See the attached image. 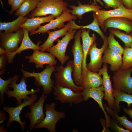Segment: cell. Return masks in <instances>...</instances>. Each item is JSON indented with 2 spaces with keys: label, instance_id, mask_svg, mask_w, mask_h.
I'll list each match as a JSON object with an SVG mask.
<instances>
[{
  "label": "cell",
  "instance_id": "6da1fadb",
  "mask_svg": "<svg viewBox=\"0 0 132 132\" xmlns=\"http://www.w3.org/2000/svg\"><path fill=\"white\" fill-rule=\"evenodd\" d=\"M64 0H40L36 8L28 16L29 18L53 15L56 18L68 9Z\"/></svg>",
  "mask_w": 132,
  "mask_h": 132
},
{
  "label": "cell",
  "instance_id": "7a4b0ae2",
  "mask_svg": "<svg viewBox=\"0 0 132 132\" xmlns=\"http://www.w3.org/2000/svg\"><path fill=\"white\" fill-rule=\"evenodd\" d=\"M56 66L46 65L45 67L40 72L35 73L33 71L30 72L20 68L23 76L27 78H34V85L37 87H42L43 93L45 94H49L53 90L55 85V81L51 78L53 72L55 71Z\"/></svg>",
  "mask_w": 132,
  "mask_h": 132
},
{
  "label": "cell",
  "instance_id": "3957f363",
  "mask_svg": "<svg viewBox=\"0 0 132 132\" xmlns=\"http://www.w3.org/2000/svg\"><path fill=\"white\" fill-rule=\"evenodd\" d=\"M73 66V61L71 60L67 62L65 66L61 65L56 66L54 73L55 84L68 88L76 92H80L83 88L75 84L72 77Z\"/></svg>",
  "mask_w": 132,
  "mask_h": 132
},
{
  "label": "cell",
  "instance_id": "277c9868",
  "mask_svg": "<svg viewBox=\"0 0 132 132\" xmlns=\"http://www.w3.org/2000/svg\"><path fill=\"white\" fill-rule=\"evenodd\" d=\"M81 29L76 33L75 40L71 49L73 56L72 77L75 84L80 86L82 83V66L83 55L82 44L81 42Z\"/></svg>",
  "mask_w": 132,
  "mask_h": 132
},
{
  "label": "cell",
  "instance_id": "5b68a950",
  "mask_svg": "<svg viewBox=\"0 0 132 132\" xmlns=\"http://www.w3.org/2000/svg\"><path fill=\"white\" fill-rule=\"evenodd\" d=\"M27 78L22 76L20 83L17 84L16 82L19 80L18 77L16 78L8 85L9 87L13 88V90H10L8 89L5 93L8 95L7 98L13 97L16 99L17 105L22 103V99L28 100L29 99L30 97L28 96V95L37 93L40 91V89L39 88L35 90L32 89L31 91L28 90L26 84Z\"/></svg>",
  "mask_w": 132,
  "mask_h": 132
},
{
  "label": "cell",
  "instance_id": "8992f818",
  "mask_svg": "<svg viewBox=\"0 0 132 132\" xmlns=\"http://www.w3.org/2000/svg\"><path fill=\"white\" fill-rule=\"evenodd\" d=\"M56 106L54 102L45 105V116L40 123L35 125L34 129L45 128L50 132H56V123L61 119L66 117V114L63 112L56 111L55 109Z\"/></svg>",
  "mask_w": 132,
  "mask_h": 132
},
{
  "label": "cell",
  "instance_id": "52a82bcc",
  "mask_svg": "<svg viewBox=\"0 0 132 132\" xmlns=\"http://www.w3.org/2000/svg\"><path fill=\"white\" fill-rule=\"evenodd\" d=\"M77 29H69L66 34L61 39L56 40L57 44L47 49L46 51L51 53L56 57L63 65L69 59V56L66 55V49L71 40L74 38Z\"/></svg>",
  "mask_w": 132,
  "mask_h": 132
},
{
  "label": "cell",
  "instance_id": "ba28073f",
  "mask_svg": "<svg viewBox=\"0 0 132 132\" xmlns=\"http://www.w3.org/2000/svg\"><path fill=\"white\" fill-rule=\"evenodd\" d=\"M37 95L36 93L31 94L29 99L28 100H23V102L21 104L16 107H10L4 106L3 107V110L7 112L9 115V117L6 126L9 127L12 123L15 121L19 123L23 131L24 132V129L26 121L25 120L22 121L21 120L20 115L23 109L27 106H30L37 100Z\"/></svg>",
  "mask_w": 132,
  "mask_h": 132
},
{
  "label": "cell",
  "instance_id": "9c48e42d",
  "mask_svg": "<svg viewBox=\"0 0 132 132\" xmlns=\"http://www.w3.org/2000/svg\"><path fill=\"white\" fill-rule=\"evenodd\" d=\"M132 67L126 69H120L114 72L113 88L129 94H132Z\"/></svg>",
  "mask_w": 132,
  "mask_h": 132
},
{
  "label": "cell",
  "instance_id": "30bf717a",
  "mask_svg": "<svg viewBox=\"0 0 132 132\" xmlns=\"http://www.w3.org/2000/svg\"><path fill=\"white\" fill-rule=\"evenodd\" d=\"M23 36V29L22 28L15 33H0V47L6 51L7 55L13 53L18 48V45L21 43Z\"/></svg>",
  "mask_w": 132,
  "mask_h": 132
},
{
  "label": "cell",
  "instance_id": "8fae6325",
  "mask_svg": "<svg viewBox=\"0 0 132 132\" xmlns=\"http://www.w3.org/2000/svg\"><path fill=\"white\" fill-rule=\"evenodd\" d=\"M47 97V95L43 93L37 101L30 106V112H27L24 116L25 118H29L30 120V130H33L35 125L40 123L45 118L43 106Z\"/></svg>",
  "mask_w": 132,
  "mask_h": 132
},
{
  "label": "cell",
  "instance_id": "7c38bea8",
  "mask_svg": "<svg viewBox=\"0 0 132 132\" xmlns=\"http://www.w3.org/2000/svg\"><path fill=\"white\" fill-rule=\"evenodd\" d=\"M99 26L103 30V23L107 19L113 17H124L132 21V9L126 8L123 5L111 10H100L94 12Z\"/></svg>",
  "mask_w": 132,
  "mask_h": 132
},
{
  "label": "cell",
  "instance_id": "4fadbf2b",
  "mask_svg": "<svg viewBox=\"0 0 132 132\" xmlns=\"http://www.w3.org/2000/svg\"><path fill=\"white\" fill-rule=\"evenodd\" d=\"M71 10L68 9L64 11L60 15L48 23L44 26H41L37 30L30 32V35H32L37 33H44L51 30H55L57 28L60 29L63 28L66 25L64 24L65 22H69L77 19V16L71 13Z\"/></svg>",
  "mask_w": 132,
  "mask_h": 132
},
{
  "label": "cell",
  "instance_id": "5bb4252c",
  "mask_svg": "<svg viewBox=\"0 0 132 132\" xmlns=\"http://www.w3.org/2000/svg\"><path fill=\"white\" fill-rule=\"evenodd\" d=\"M108 47L107 37L103 41V45L100 48L97 47L96 42H94L90 48L88 53L90 58L89 62L87 64V67L88 70L93 72H98L103 63V54Z\"/></svg>",
  "mask_w": 132,
  "mask_h": 132
},
{
  "label": "cell",
  "instance_id": "9a60e30c",
  "mask_svg": "<svg viewBox=\"0 0 132 132\" xmlns=\"http://www.w3.org/2000/svg\"><path fill=\"white\" fill-rule=\"evenodd\" d=\"M53 89L55 99L62 103H68L72 105L80 104L83 101L81 92H76L68 88L55 84Z\"/></svg>",
  "mask_w": 132,
  "mask_h": 132
},
{
  "label": "cell",
  "instance_id": "2e32d148",
  "mask_svg": "<svg viewBox=\"0 0 132 132\" xmlns=\"http://www.w3.org/2000/svg\"><path fill=\"white\" fill-rule=\"evenodd\" d=\"M81 93L83 101H87L89 98H92L98 103L104 113L106 126L109 128L110 126V120L102 103V99L105 95L103 86L97 88L83 89Z\"/></svg>",
  "mask_w": 132,
  "mask_h": 132
},
{
  "label": "cell",
  "instance_id": "e0dca14e",
  "mask_svg": "<svg viewBox=\"0 0 132 132\" xmlns=\"http://www.w3.org/2000/svg\"><path fill=\"white\" fill-rule=\"evenodd\" d=\"M40 50H33L32 54L30 56H26L25 58L29 59V62L35 64V66L37 69L43 68L44 65L45 64L53 66L57 64L55 57L51 53Z\"/></svg>",
  "mask_w": 132,
  "mask_h": 132
},
{
  "label": "cell",
  "instance_id": "ac0fdd59",
  "mask_svg": "<svg viewBox=\"0 0 132 132\" xmlns=\"http://www.w3.org/2000/svg\"><path fill=\"white\" fill-rule=\"evenodd\" d=\"M107 64H104L102 67L98 72L102 76L103 85L104 88V99L108 103V106L113 109L114 107L115 100L113 93V88L110 79V76L108 73Z\"/></svg>",
  "mask_w": 132,
  "mask_h": 132
},
{
  "label": "cell",
  "instance_id": "d6986e66",
  "mask_svg": "<svg viewBox=\"0 0 132 132\" xmlns=\"http://www.w3.org/2000/svg\"><path fill=\"white\" fill-rule=\"evenodd\" d=\"M103 30L106 32L109 28L123 31L126 33L132 34V21L124 17H113L107 19L103 23Z\"/></svg>",
  "mask_w": 132,
  "mask_h": 132
},
{
  "label": "cell",
  "instance_id": "ffe728a7",
  "mask_svg": "<svg viewBox=\"0 0 132 132\" xmlns=\"http://www.w3.org/2000/svg\"><path fill=\"white\" fill-rule=\"evenodd\" d=\"M23 36L20 46L15 52L7 55L8 61L10 64L13 62V59L15 55L20 54L23 51L27 49H31L33 50H41V48L39 46L42 41H39L37 44H34L30 39L29 34V31L26 29L23 28Z\"/></svg>",
  "mask_w": 132,
  "mask_h": 132
},
{
  "label": "cell",
  "instance_id": "44dd1931",
  "mask_svg": "<svg viewBox=\"0 0 132 132\" xmlns=\"http://www.w3.org/2000/svg\"><path fill=\"white\" fill-rule=\"evenodd\" d=\"M81 38L82 41V48L83 59L82 66V75L84 74L88 69L87 67L86 59L89 50L97 39L96 35L93 33L91 36L89 35L90 30L81 28Z\"/></svg>",
  "mask_w": 132,
  "mask_h": 132
},
{
  "label": "cell",
  "instance_id": "7402d4cb",
  "mask_svg": "<svg viewBox=\"0 0 132 132\" xmlns=\"http://www.w3.org/2000/svg\"><path fill=\"white\" fill-rule=\"evenodd\" d=\"M102 63L110 65V70L115 72L120 69L122 63V55L108 48L104 52Z\"/></svg>",
  "mask_w": 132,
  "mask_h": 132
},
{
  "label": "cell",
  "instance_id": "603a6c76",
  "mask_svg": "<svg viewBox=\"0 0 132 132\" xmlns=\"http://www.w3.org/2000/svg\"><path fill=\"white\" fill-rule=\"evenodd\" d=\"M98 73L88 70L82 75V83L80 86L83 89L97 88L103 85L102 78Z\"/></svg>",
  "mask_w": 132,
  "mask_h": 132
},
{
  "label": "cell",
  "instance_id": "cb8c5ba5",
  "mask_svg": "<svg viewBox=\"0 0 132 132\" xmlns=\"http://www.w3.org/2000/svg\"><path fill=\"white\" fill-rule=\"evenodd\" d=\"M71 24L70 22L68 23L62 28L59 30L51 31H48L47 33L48 37L45 42L40 46L41 48V51L44 52L48 48L54 45V42L59 37L64 36L67 33L70 28Z\"/></svg>",
  "mask_w": 132,
  "mask_h": 132
},
{
  "label": "cell",
  "instance_id": "d4e9b609",
  "mask_svg": "<svg viewBox=\"0 0 132 132\" xmlns=\"http://www.w3.org/2000/svg\"><path fill=\"white\" fill-rule=\"evenodd\" d=\"M56 17L53 15L45 17H37L28 18L25 22L21 26V28H25L31 32L37 29L41 24L46 22H49Z\"/></svg>",
  "mask_w": 132,
  "mask_h": 132
},
{
  "label": "cell",
  "instance_id": "484cf974",
  "mask_svg": "<svg viewBox=\"0 0 132 132\" xmlns=\"http://www.w3.org/2000/svg\"><path fill=\"white\" fill-rule=\"evenodd\" d=\"M78 6L69 5L72 9L71 13L77 17L80 20L82 19L84 14L90 11L95 12L100 10L102 7L93 2L91 4H83L79 1H78Z\"/></svg>",
  "mask_w": 132,
  "mask_h": 132
},
{
  "label": "cell",
  "instance_id": "4316f807",
  "mask_svg": "<svg viewBox=\"0 0 132 132\" xmlns=\"http://www.w3.org/2000/svg\"><path fill=\"white\" fill-rule=\"evenodd\" d=\"M28 18L26 16H19L15 20L8 22H0V30L4 31L3 33H8L16 32L21 28V26Z\"/></svg>",
  "mask_w": 132,
  "mask_h": 132
},
{
  "label": "cell",
  "instance_id": "83f0119b",
  "mask_svg": "<svg viewBox=\"0 0 132 132\" xmlns=\"http://www.w3.org/2000/svg\"><path fill=\"white\" fill-rule=\"evenodd\" d=\"M113 93L115 100V106L113 110L117 113L119 112L120 110L119 105L120 102H126L128 107H130L132 104V94H129L114 88L113 89Z\"/></svg>",
  "mask_w": 132,
  "mask_h": 132
},
{
  "label": "cell",
  "instance_id": "f1b7e54d",
  "mask_svg": "<svg viewBox=\"0 0 132 132\" xmlns=\"http://www.w3.org/2000/svg\"><path fill=\"white\" fill-rule=\"evenodd\" d=\"M93 16L94 19L93 22L85 26H81L78 25L75 23V20L71 21L69 22L71 24L70 29L73 30L75 29H77L81 28H83L92 30L98 33L103 41L105 39L106 37L100 29L98 21L94 13H93Z\"/></svg>",
  "mask_w": 132,
  "mask_h": 132
},
{
  "label": "cell",
  "instance_id": "f546056e",
  "mask_svg": "<svg viewBox=\"0 0 132 132\" xmlns=\"http://www.w3.org/2000/svg\"><path fill=\"white\" fill-rule=\"evenodd\" d=\"M40 0H26L14 13L15 16H25L37 7Z\"/></svg>",
  "mask_w": 132,
  "mask_h": 132
},
{
  "label": "cell",
  "instance_id": "4dcf8cb0",
  "mask_svg": "<svg viewBox=\"0 0 132 132\" xmlns=\"http://www.w3.org/2000/svg\"><path fill=\"white\" fill-rule=\"evenodd\" d=\"M105 107L107 112L114 119H115L126 129L132 132V122L128 120L125 115L119 116L118 113L113 109L105 105Z\"/></svg>",
  "mask_w": 132,
  "mask_h": 132
},
{
  "label": "cell",
  "instance_id": "1f68e13d",
  "mask_svg": "<svg viewBox=\"0 0 132 132\" xmlns=\"http://www.w3.org/2000/svg\"><path fill=\"white\" fill-rule=\"evenodd\" d=\"M110 32L120 39L124 43L125 46L131 47L132 45V34H129L121 32L119 29H110Z\"/></svg>",
  "mask_w": 132,
  "mask_h": 132
},
{
  "label": "cell",
  "instance_id": "d6a6232c",
  "mask_svg": "<svg viewBox=\"0 0 132 132\" xmlns=\"http://www.w3.org/2000/svg\"><path fill=\"white\" fill-rule=\"evenodd\" d=\"M123 54L122 63L120 69H126L132 67V49L125 46Z\"/></svg>",
  "mask_w": 132,
  "mask_h": 132
},
{
  "label": "cell",
  "instance_id": "836d02e7",
  "mask_svg": "<svg viewBox=\"0 0 132 132\" xmlns=\"http://www.w3.org/2000/svg\"><path fill=\"white\" fill-rule=\"evenodd\" d=\"M114 36L110 32L108 36L107 37L108 48L110 50L117 52L122 55L124 51V49L115 39Z\"/></svg>",
  "mask_w": 132,
  "mask_h": 132
},
{
  "label": "cell",
  "instance_id": "e575fe53",
  "mask_svg": "<svg viewBox=\"0 0 132 132\" xmlns=\"http://www.w3.org/2000/svg\"><path fill=\"white\" fill-rule=\"evenodd\" d=\"M18 77L17 75H15L13 77H11L7 80H4L0 77V99L3 104L4 99V95L6 91L9 89V85L15 79Z\"/></svg>",
  "mask_w": 132,
  "mask_h": 132
},
{
  "label": "cell",
  "instance_id": "d590c367",
  "mask_svg": "<svg viewBox=\"0 0 132 132\" xmlns=\"http://www.w3.org/2000/svg\"><path fill=\"white\" fill-rule=\"evenodd\" d=\"M105 4L104 7L107 8H112L115 9L123 5L122 0H102Z\"/></svg>",
  "mask_w": 132,
  "mask_h": 132
},
{
  "label": "cell",
  "instance_id": "8d00e7d4",
  "mask_svg": "<svg viewBox=\"0 0 132 132\" xmlns=\"http://www.w3.org/2000/svg\"><path fill=\"white\" fill-rule=\"evenodd\" d=\"M26 0H13L11 5V9L9 11H7L10 14H12L15 11H16L21 5Z\"/></svg>",
  "mask_w": 132,
  "mask_h": 132
},
{
  "label": "cell",
  "instance_id": "74e56055",
  "mask_svg": "<svg viewBox=\"0 0 132 132\" xmlns=\"http://www.w3.org/2000/svg\"><path fill=\"white\" fill-rule=\"evenodd\" d=\"M8 61L7 57L6 54H3L0 56V71L5 69L4 68L5 67Z\"/></svg>",
  "mask_w": 132,
  "mask_h": 132
},
{
  "label": "cell",
  "instance_id": "f35d334b",
  "mask_svg": "<svg viewBox=\"0 0 132 132\" xmlns=\"http://www.w3.org/2000/svg\"><path fill=\"white\" fill-rule=\"evenodd\" d=\"M115 130L119 132H130V131L127 129H125L120 127L117 123H114L113 124Z\"/></svg>",
  "mask_w": 132,
  "mask_h": 132
},
{
  "label": "cell",
  "instance_id": "ab89813d",
  "mask_svg": "<svg viewBox=\"0 0 132 132\" xmlns=\"http://www.w3.org/2000/svg\"><path fill=\"white\" fill-rule=\"evenodd\" d=\"M123 5L126 8L132 9V0H122Z\"/></svg>",
  "mask_w": 132,
  "mask_h": 132
},
{
  "label": "cell",
  "instance_id": "60d3db41",
  "mask_svg": "<svg viewBox=\"0 0 132 132\" xmlns=\"http://www.w3.org/2000/svg\"><path fill=\"white\" fill-rule=\"evenodd\" d=\"M122 108L126 114L129 115L130 118L132 119V109L129 108L127 109L123 107Z\"/></svg>",
  "mask_w": 132,
  "mask_h": 132
},
{
  "label": "cell",
  "instance_id": "b9f144b4",
  "mask_svg": "<svg viewBox=\"0 0 132 132\" xmlns=\"http://www.w3.org/2000/svg\"><path fill=\"white\" fill-rule=\"evenodd\" d=\"M7 118H6V115L4 113L1 111H0V123H2L4 121L6 120Z\"/></svg>",
  "mask_w": 132,
  "mask_h": 132
},
{
  "label": "cell",
  "instance_id": "7bdbcfd3",
  "mask_svg": "<svg viewBox=\"0 0 132 132\" xmlns=\"http://www.w3.org/2000/svg\"><path fill=\"white\" fill-rule=\"evenodd\" d=\"M6 54V51L0 47V55Z\"/></svg>",
  "mask_w": 132,
  "mask_h": 132
},
{
  "label": "cell",
  "instance_id": "ee69618b",
  "mask_svg": "<svg viewBox=\"0 0 132 132\" xmlns=\"http://www.w3.org/2000/svg\"><path fill=\"white\" fill-rule=\"evenodd\" d=\"M90 1L91 0H93L94 1V2L95 3L97 4V2L99 3L101 5L103 6L104 4L101 1V0H90Z\"/></svg>",
  "mask_w": 132,
  "mask_h": 132
},
{
  "label": "cell",
  "instance_id": "f6af8a7d",
  "mask_svg": "<svg viewBox=\"0 0 132 132\" xmlns=\"http://www.w3.org/2000/svg\"><path fill=\"white\" fill-rule=\"evenodd\" d=\"M0 132H7V131L5 130L2 125H1L0 126Z\"/></svg>",
  "mask_w": 132,
  "mask_h": 132
},
{
  "label": "cell",
  "instance_id": "bcb514c9",
  "mask_svg": "<svg viewBox=\"0 0 132 132\" xmlns=\"http://www.w3.org/2000/svg\"><path fill=\"white\" fill-rule=\"evenodd\" d=\"M13 0H8V4L10 5H11Z\"/></svg>",
  "mask_w": 132,
  "mask_h": 132
},
{
  "label": "cell",
  "instance_id": "7dc6e473",
  "mask_svg": "<svg viewBox=\"0 0 132 132\" xmlns=\"http://www.w3.org/2000/svg\"><path fill=\"white\" fill-rule=\"evenodd\" d=\"M131 48L132 49V45L131 46Z\"/></svg>",
  "mask_w": 132,
  "mask_h": 132
},
{
  "label": "cell",
  "instance_id": "c3c4849f",
  "mask_svg": "<svg viewBox=\"0 0 132 132\" xmlns=\"http://www.w3.org/2000/svg\"></svg>",
  "mask_w": 132,
  "mask_h": 132
}]
</instances>
